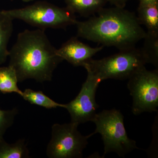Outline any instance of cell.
<instances>
[{
  "instance_id": "cell-18",
  "label": "cell",
  "mask_w": 158,
  "mask_h": 158,
  "mask_svg": "<svg viewBox=\"0 0 158 158\" xmlns=\"http://www.w3.org/2000/svg\"><path fill=\"white\" fill-rule=\"evenodd\" d=\"M108 2L111 3L114 6L125 8L127 3L129 0H107Z\"/></svg>"
},
{
  "instance_id": "cell-2",
  "label": "cell",
  "mask_w": 158,
  "mask_h": 158,
  "mask_svg": "<svg viewBox=\"0 0 158 158\" xmlns=\"http://www.w3.org/2000/svg\"><path fill=\"white\" fill-rule=\"evenodd\" d=\"M44 30H25L18 35L9 51L10 66L14 69L19 82L34 79L43 83L52 81L53 73L63 61L56 54Z\"/></svg>"
},
{
  "instance_id": "cell-12",
  "label": "cell",
  "mask_w": 158,
  "mask_h": 158,
  "mask_svg": "<svg viewBox=\"0 0 158 158\" xmlns=\"http://www.w3.org/2000/svg\"><path fill=\"white\" fill-rule=\"evenodd\" d=\"M138 21L147 29L148 33L158 34V3L138 6Z\"/></svg>"
},
{
  "instance_id": "cell-1",
  "label": "cell",
  "mask_w": 158,
  "mask_h": 158,
  "mask_svg": "<svg viewBox=\"0 0 158 158\" xmlns=\"http://www.w3.org/2000/svg\"><path fill=\"white\" fill-rule=\"evenodd\" d=\"M77 36L119 51L135 47L146 32L137 15L124 8H103L85 21L77 22Z\"/></svg>"
},
{
  "instance_id": "cell-14",
  "label": "cell",
  "mask_w": 158,
  "mask_h": 158,
  "mask_svg": "<svg viewBox=\"0 0 158 158\" xmlns=\"http://www.w3.org/2000/svg\"><path fill=\"white\" fill-rule=\"evenodd\" d=\"M17 75L14 69L9 65L0 67V91L3 94L15 93L22 97L23 91L18 87Z\"/></svg>"
},
{
  "instance_id": "cell-3",
  "label": "cell",
  "mask_w": 158,
  "mask_h": 158,
  "mask_svg": "<svg viewBox=\"0 0 158 158\" xmlns=\"http://www.w3.org/2000/svg\"><path fill=\"white\" fill-rule=\"evenodd\" d=\"M147 63L141 48L134 47L103 59H91L83 67L102 82L107 79H128Z\"/></svg>"
},
{
  "instance_id": "cell-19",
  "label": "cell",
  "mask_w": 158,
  "mask_h": 158,
  "mask_svg": "<svg viewBox=\"0 0 158 158\" xmlns=\"http://www.w3.org/2000/svg\"><path fill=\"white\" fill-rule=\"evenodd\" d=\"M139 6H145L150 4L158 3V0H138Z\"/></svg>"
},
{
  "instance_id": "cell-20",
  "label": "cell",
  "mask_w": 158,
  "mask_h": 158,
  "mask_svg": "<svg viewBox=\"0 0 158 158\" xmlns=\"http://www.w3.org/2000/svg\"><path fill=\"white\" fill-rule=\"evenodd\" d=\"M22 1L25 2H30V1H32V0H22Z\"/></svg>"
},
{
  "instance_id": "cell-8",
  "label": "cell",
  "mask_w": 158,
  "mask_h": 158,
  "mask_svg": "<svg viewBox=\"0 0 158 158\" xmlns=\"http://www.w3.org/2000/svg\"><path fill=\"white\" fill-rule=\"evenodd\" d=\"M87 79L76 97L67 104L65 109L70 114L71 122L80 125L93 121L99 108L95 100L97 89L101 81L89 71Z\"/></svg>"
},
{
  "instance_id": "cell-16",
  "label": "cell",
  "mask_w": 158,
  "mask_h": 158,
  "mask_svg": "<svg viewBox=\"0 0 158 158\" xmlns=\"http://www.w3.org/2000/svg\"><path fill=\"white\" fill-rule=\"evenodd\" d=\"M144 44L141 51L147 60L158 69V34H151L146 32L144 39Z\"/></svg>"
},
{
  "instance_id": "cell-9",
  "label": "cell",
  "mask_w": 158,
  "mask_h": 158,
  "mask_svg": "<svg viewBox=\"0 0 158 158\" xmlns=\"http://www.w3.org/2000/svg\"><path fill=\"white\" fill-rule=\"evenodd\" d=\"M104 46L93 48L73 37L56 49L57 55L74 66H84L92 57L103 48Z\"/></svg>"
},
{
  "instance_id": "cell-15",
  "label": "cell",
  "mask_w": 158,
  "mask_h": 158,
  "mask_svg": "<svg viewBox=\"0 0 158 158\" xmlns=\"http://www.w3.org/2000/svg\"><path fill=\"white\" fill-rule=\"evenodd\" d=\"M23 98L31 104L37 105L47 109L58 107L65 108V104L54 101L41 91H35L31 89H26L23 91Z\"/></svg>"
},
{
  "instance_id": "cell-4",
  "label": "cell",
  "mask_w": 158,
  "mask_h": 158,
  "mask_svg": "<svg viewBox=\"0 0 158 158\" xmlns=\"http://www.w3.org/2000/svg\"><path fill=\"white\" fill-rule=\"evenodd\" d=\"M93 122L96 129L92 136L99 133L104 145V156L109 153H116L124 157L129 153L139 149L136 141L128 137L124 124V116L116 109L103 110L97 113Z\"/></svg>"
},
{
  "instance_id": "cell-13",
  "label": "cell",
  "mask_w": 158,
  "mask_h": 158,
  "mask_svg": "<svg viewBox=\"0 0 158 158\" xmlns=\"http://www.w3.org/2000/svg\"><path fill=\"white\" fill-rule=\"evenodd\" d=\"M30 152L25 140L20 139L13 144H9L3 137L0 138V158H27Z\"/></svg>"
},
{
  "instance_id": "cell-10",
  "label": "cell",
  "mask_w": 158,
  "mask_h": 158,
  "mask_svg": "<svg viewBox=\"0 0 158 158\" xmlns=\"http://www.w3.org/2000/svg\"><path fill=\"white\" fill-rule=\"evenodd\" d=\"M66 8L73 13L84 17L95 15L101 10L107 0H64Z\"/></svg>"
},
{
  "instance_id": "cell-11",
  "label": "cell",
  "mask_w": 158,
  "mask_h": 158,
  "mask_svg": "<svg viewBox=\"0 0 158 158\" xmlns=\"http://www.w3.org/2000/svg\"><path fill=\"white\" fill-rule=\"evenodd\" d=\"M13 20L5 10L0 11V65L5 63L9 56L8 45L13 32Z\"/></svg>"
},
{
  "instance_id": "cell-6",
  "label": "cell",
  "mask_w": 158,
  "mask_h": 158,
  "mask_svg": "<svg viewBox=\"0 0 158 158\" xmlns=\"http://www.w3.org/2000/svg\"><path fill=\"white\" fill-rule=\"evenodd\" d=\"M79 125L71 122L55 123L52 128V137L46 149L50 158H80L92 134L84 136L78 131Z\"/></svg>"
},
{
  "instance_id": "cell-17",
  "label": "cell",
  "mask_w": 158,
  "mask_h": 158,
  "mask_svg": "<svg viewBox=\"0 0 158 158\" xmlns=\"http://www.w3.org/2000/svg\"><path fill=\"white\" fill-rule=\"evenodd\" d=\"M18 113L16 108L9 110H0V138L3 137L7 130L13 124Z\"/></svg>"
},
{
  "instance_id": "cell-5",
  "label": "cell",
  "mask_w": 158,
  "mask_h": 158,
  "mask_svg": "<svg viewBox=\"0 0 158 158\" xmlns=\"http://www.w3.org/2000/svg\"><path fill=\"white\" fill-rule=\"evenodd\" d=\"M13 19L21 20L40 30L65 29L76 24L74 13L46 2H38L20 9L5 10Z\"/></svg>"
},
{
  "instance_id": "cell-7",
  "label": "cell",
  "mask_w": 158,
  "mask_h": 158,
  "mask_svg": "<svg viewBox=\"0 0 158 158\" xmlns=\"http://www.w3.org/2000/svg\"><path fill=\"white\" fill-rule=\"evenodd\" d=\"M132 97L131 110L138 115L144 112H157L158 70H147L145 66L133 74L127 83Z\"/></svg>"
}]
</instances>
